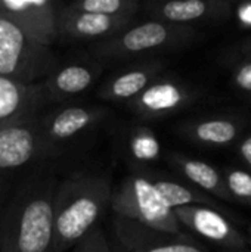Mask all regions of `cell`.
<instances>
[{"label": "cell", "instance_id": "cell-1", "mask_svg": "<svg viewBox=\"0 0 251 252\" xmlns=\"http://www.w3.org/2000/svg\"><path fill=\"white\" fill-rule=\"evenodd\" d=\"M50 161L30 168L0 205V252H52L53 190Z\"/></svg>", "mask_w": 251, "mask_h": 252}, {"label": "cell", "instance_id": "cell-2", "mask_svg": "<svg viewBox=\"0 0 251 252\" xmlns=\"http://www.w3.org/2000/svg\"><path fill=\"white\" fill-rule=\"evenodd\" d=\"M112 183L108 174L74 173L58 180L53 190L52 252H65L93 230L109 207Z\"/></svg>", "mask_w": 251, "mask_h": 252}, {"label": "cell", "instance_id": "cell-3", "mask_svg": "<svg viewBox=\"0 0 251 252\" xmlns=\"http://www.w3.org/2000/svg\"><path fill=\"white\" fill-rule=\"evenodd\" d=\"M200 35L201 32L195 27L149 19L129 25L109 40L92 43L87 52L93 59L107 66L108 62H132L183 50L192 46Z\"/></svg>", "mask_w": 251, "mask_h": 252}, {"label": "cell", "instance_id": "cell-4", "mask_svg": "<svg viewBox=\"0 0 251 252\" xmlns=\"http://www.w3.org/2000/svg\"><path fill=\"white\" fill-rule=\"evenodd\" d=\"M109 208L114 216L151 229L178 236L186 235L175 217L173 210L167 207L155 189L152 171L142 167H138V170L123 179L117 189H112Z\"/></svg>", "mask_w": 251, "mask_h": 252}, {"label": "cell", "instance_id": "cell-5", "mask_svg": "<svg viewBox=\"0 0 251 252\" xmlns=\"http://www.w3.org/2000/svg\"><path fill=\"white\" fill-rule=\"evenodd\" d=\"M56 65L52 47L28 37L0 12V77L22 84H40Z\"/></svg>", "mask_w": 251, "mask_h": 252}, {"label": "cell", "instance_id": "cell-6", "mask_svg": "<svg viewBox=\"0 0 251 252\" xmlns=\"http://www.w3.org/2000/svg\"><path fill=\"white\" fill-rule=\"evenodd\" d=\"M109 117L101 105H68L55 108L37 118V130L52 161L90 137Z\"/></svg>", "mask_w": 251, "mask_h": 252}, {"label": "cell", "instance_id": "cell-7", "mask_svg": "<svg viewBox=\"0 0 251 252\" xmlns=\"http://www.w3.org/2000/svg\"><path fill=\"white\" fill-rule=\"evenodd\" d=\"M50 161L37 130V120L0 128V205L24 174Z\"/></svg>", "mask_w": 251, "mask_h": 252}, {"label": "cell", "instance_id": "cell-8", "mask_svg": "<svg viewBox=\"0 0 251 252\" xmlns=\"http://www.w3.org/2000/svg\"><path fill=\"white\" fill-rule=\"evenodd\" d=\"M198 96L191 83L175 75L161 74L126 106L141 120H164L192 105Z\"/></svg>", "mask_w": 251, "mask_h": 252}, {"label": "cell", "instance_id": "cell-9", "mask_svg": "<svg viewBox=\"0 0 251 252\" xmlns=\"http://www.w3.org/2000/svg\"><path fill=\"white\" fill-rule=\"evenodd\" d=\"M105 71V65L89 55V59H75L58 63L40 83L46 103H64L90 90Z\"/></svg>", "mask_w": 251, "mask_h": 252}, {"label": "cell", "instance_id": "cell-10", "mask_svg": "<svg viewBox=\"0 0 251 252\" xmlns=\"http://www.w3.org/2000/svg\"><path fill=\"white\" fill-rule=\"evenodd\" d=\"M166 62L160 58H146L129 62L114 69L98 87V97L112 103H129L139 96L155 78L164 74Z\"/></svg>", "mask_w": 251, "mask_h": 252}, {"label": "cell", "instance_id": "cell-11", "mask_svg": "<svg viewBox=\"0 0 251 252\" xmlns=\"http://www.w3.org/2000/svg\"><path fill=\"white\" fill-rule=\"evenodd\" d=\"M145 9L151 19L195 28L198 24H220L232 16L231 0H151Z\"/></svg>", "mask_w": 251, "mask_h": 252}, {"label": "cell", "instance_id": "cell-12", "mask_svg": "<svg viewBox=\"0 0 251 252\" xmlns=\"http://www.w3.org/2000/svg\"><path fill=\"white\" fill-rule=\"evenodd\" d=\"M182 227L192 230L204 239L229 252H243L247 239L243 233L217 210L204 205H188L173 210Z\"/></svg>", "mask_w": 251, "mask_h": 252}, {"label": "cell", "instance_id": "cell-13", "mask_svg": "<svg viewBox=\"0 0 251 252\" xmlns=\"http://www.w3.org/2000/svg\"><path fill=\"white\" fill-rule=\"evenodd\" d=\"M0 12L28 37L52 47L58 34V3L53 0H0Z\"/></svg>", "mask_w": 251, "mask_h": 252}, {"label": "cell", "instance_id": "cell-14", "mask_svg": "<svg viewBox=\"0 0 251 252\" xmlns=\"http://www.w3.org/2000/svg\"><path fill=\"white\" fill-rule=\"evenodd\" d=\"M133 19L104 16L70 9L67 4H58V34L59 38L70 41L99 43L112 38L129 25Z\"/></svg>", "mask_w": 251, "mask_h": 252}, {"label": "cell", "instance_id": "cell-15", "mask_svg": "<svg viewBox=\"0 0 251 252\" xmlns=\"http://www.w3.org/2000/svg\"><path fill=\"white\" fill-rule=\"evenodd\" d=\"M46 105L41 84H22L0 77V128L37 120Z\"/></svg>", "mask_w": 251, "mask_h": 252}, {"label": "cell", "instance_id": "cell-16", "mask_svg": "<svg viewBox=\"0 0 251 252\" xmlns=\"http://www.w3.org/2000/svg\"><path fill=\"white\" fill-rule=\"evenodd\" d=\"M243 131V123L235 117H207L179 124L178 133L192 143L203 146L232 145Z\"/></svg>", "mask_w": 251, "mask_h": 252}, {"label": "cell", "instance_id": "cell-17", "mask_svg": "<svg viewBox=\"0 0 251 252\" xmlns=\"http://www.w3.org/2000/svg\"><path fill=\"white\" fill-rule=\"evenodd\" d=\"M169 162L194 188L203 190L212 198L215 196L222 201H232L223 176L212 164L180 154H172L169 157Z\"/></svg>", "mask_w": 251, "mask_h": 252}, {"label": "cell", "instance_id": "cell-18", "mask_svg": "<svg viewBox=\"0 0 251 252\" xmlns=\"http://www.w3.org/2000/svg\"><path fill=\"white\" fill-rule=\"evenodd\" d=\"M152 179H154V186L158 190L160 196L172 210L179 207H188V205H204L217 210L219 213L225 211L222 205L216 202L210 195L194 188L192 185L182 183L175 179H169L166 176H158L155 173H152Z\"/></svg>", "mask_w": 251, "mask_h": 252}, {"label": "cell", "instance_id": "cell-19", "mask_svg": "<svg viewBox=\"0 0 251 252\" xmlns=\"http://www.w3.org/2000/svg\"><path fill=\"white\" fill-rule=\"evenodd\" d=\"M124 148L127 155L138 164H149L158 159L161 154V146L152 130L146 127H136L129 131Z\"/></svg>", "mask_w": 251, "mask_h": 252}, {"label": "cell", "instance_id": "cell-20", "mask_svg": "<svg viewBox=\"0 0 251 252\" xmlns=\"http://www.w3.org/2000/svg\"><path fill=\"white\" fill-rule=\"evenodd\" d=\"M65 4L78 12L127 19H133L141 7L139 0H75Z\"/></svg>", "mask_w": 251, "mask_h": 252}, {"label": "cell", "instance_id": "cell-21", "mask_svg": "<svg viewBox=\"0 0 251 252\" xmlns=\"http://www.w3.org/2000/svg\"><path fill=\"white\" fill-rule=\"evenodd\" d=\"M225 185L232 201H240L251 205V173L240 168H228L225 176Z\"/></svg>", "mask_w": 251, "mask_h": 252}, {"label": "cell", "instance_id": "cell-22", "mask_svg": "<svg viewBox=\"0 0 251 252\" xmlns=\"http://www.w3.org/2000/svg\"><path fill=\"white\" fill-rule=\"evenodd\" d=\"M114 248L118 252H206L203 248L195 245L189 236L178 238V239H172V241H166L161 244L148 245L142 248H135V250H121L117 245Z\"/></svg>", "mask_w": 251, "mask_h": 252}, {"label": "cell", "instance_id": "cell-23", "mask_svg": "<svg viewBox=\"0 0 251 252\" xmlns=\"http://www.w3.org/2000/svg\"><path fill=\"white\" fill-rule=\"evenodd\" d=\"M72 252H114L105 232L101 227L90 230L80 242L72 247Z\"/></svg>", "mask_w": 251, "mask_h": 252}, {"label": "cell", "instance_id": "cell-24", "mask_svg": "<svg viewBox=\"0 0 251 252\" xmlns=\"http://www.w3.org/2000/svg\"><path fill=\"white\" fill-rule=\"evenodd\" d=\"M232 84L241 92L251 93V61L244 59L232 71Z\"/></svg>", "mask_w": 251, "mask_h": 252}, {"label": "cell", "instance_id": "cell-25", "mask_svg": "<svg viewBox=\"0 0 251 252\" xmlns=\"http://www.w3.org/2000/svg\"><path fill=\"white\" fill-rule=\"evenodd\" d=\"M237 18L244 28H251V1H244L238 4Z\"/></svg>", "mask_w": 251, "mask_h": 252}, {"label": "cell", "instance_id": "cell-26", "mask_svg": "<svg viewBox=\"0 0 251 252\" xmlns=\"http://www.w3.org/2000/svg\"><path fill=\"white\" fill-rule=\"evenodd\" d=\"M238 155L251 170V134H247L238 145Z\"/></svg>", "mask_w": 251, "mask_h": 252}, {"label": "cell", "instance_id": "cell-27", "mask_svg": "<svg viewBox=\"0 0 251 252\" xmlns=\"http://www.w3.org/2000/svg\"><path fill=\"white\" fill-rule=\"evenodd\" d=\"M241 53L246 56V59H250L251 61V37L247 38L246 41H243V44H241Z\"/></svg>", "mask_w": 251, "mask_h": 252}, {"label": "cell", "instance_id": "cell-28", "mask_svg": "<svg viewBox=\"0 0 251 252\" xmlns=\"http://www.w3.org/2000/svg\"><path fill=\"white\" fill-rule=\"evenodd\" d=\"M112 251H114V252H118V251H117V250H115V248H114V247H112Z\"/></svg>", "mask_w": 251, "mask_h": 252}, {"label": "cell", "instance_id": "cell-29", "mask_svg": "<svg viewBox=\"0 0 251 252\" xmlns=\"http://www.w3.org/2000/svg\"><path fill=\"white\" fill-rule=\"evenodd\" d=\"M250 235H251V226H250Z\"/></svg>", "mask_w": 251, "mask_h": 252}]
</instances>
